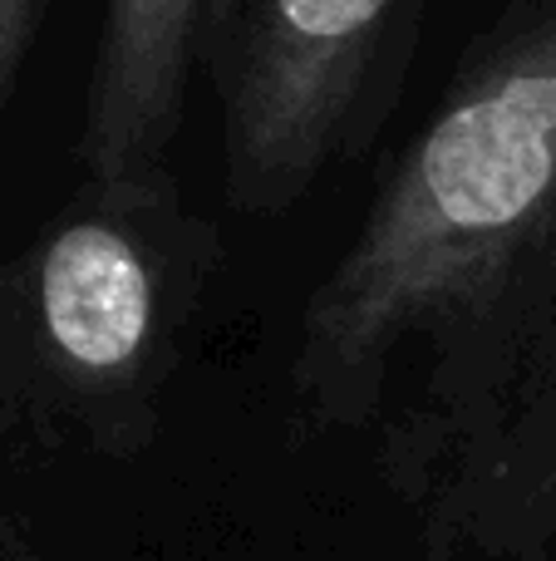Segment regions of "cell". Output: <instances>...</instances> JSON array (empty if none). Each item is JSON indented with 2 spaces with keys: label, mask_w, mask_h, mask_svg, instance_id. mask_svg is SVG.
<instances>
[{
  "label": "cell",
  "mask_w": 556,
  "mask_h": 561,
  "mask_svg": "<svg viewBox=\"0 0 556 561\" xmlns=\"http://www.w3.org/2000/svg\"><path fill=\"white\" fill-rule=\"evenodd\" d=\"M556 213V0L468 49L331 276L301 310L291 385L325 428L384 409L399 359Z\"/></svg>",
  "instance_id": "1"
},
{
  "label": "cell",
  "mask_w": 556,
  "mask_h": 561,
  "mask_svg": "<svg viewBox=\"0 0 556 561\" xmlns=\"http://www.w3.org/2000/svg\"><path fill=\"white\" fill-rule=\"evenodd\" d=\"M222 232L173 168L84 178L0 262V448L143 454L207 306Z\"/></svg>",
  "instance_id": "2"
},
{
  "label": "cell",
  "mask_w": 556,
  "mask_h": 561,
  "mask_svg": "<svg viewBox=\"0 0 556 561\" xmlns=\"http://www.w3.org/2000/svg\"><path fill=\"white\" fill-rule=\"evenodd\" d=\"M380 478L429 561H556V213L399 359Z\"/></svg>",
  "instance_id": "3"
},
{
  "label": "cell",
  "mask_w": 556,
  "mask_h": 561,
  "mask_svg": "<svg viewBox=\"0 0 556 561\" xmlns=\"http://www.w3.org/2000/svg\"><path fill=\"white\" fill-rule=\"evenodd\" d=\"M424 0H236L212 55L227 203L291 213L380 134Z\"/></svg>",
  "instance_id": "4"
},
{
  "label": "cell",
  "mask_w": 556,
  "mask_h": 561,
  "mask_svg": "<svg viewBox=\"0 0 556 561\" xmlns=\"http://www.w3.org/2000/svg\"><path fill=\"white\" fill-rule=\"evenodd\" d=\"M236 0H104L79 114V173L134 178L167 168L187 89L212 69Z\"/></svg>",
  "instance_id": "5"
},
{
  "label": "cell",
  "mask_w": 556,
  "mask_h": 561,
  "mask_svg": "<svg viewBox=\"0 0 556 561\" xmlns=\"http://www.w3.org/2000/svg\"><path fill=\"white\" fill-rule=\"evenodd\" d=\"M55 0H0V104L10 99Z\"/></svg>",
  "instance_id": "6"
},
{
  "label": "cell",
  "mask_w": 556,
  "mask_h": 561,
  "mask_svg": "<svg viewBox=\"0 0 556 561\" xmlns=\"http://www.w3.org/2000/svg\"><path fill=\"white\" fill-rule=\"evenodd\" d=\"M0 561H39L35 542H30V533L10 513H0Z\"/></svg>",
  "instance_id": "7"
}]
</instances>
